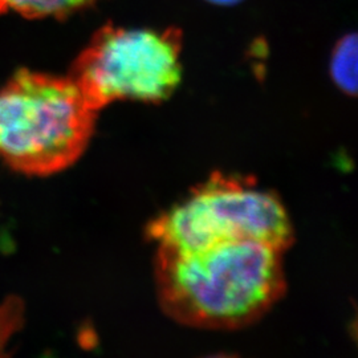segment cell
Here are the masks:
<instances>
[{
    "instance_id": "6",
    "label": "cell",
    "mask_w": 358,
    "mask_h": 358,
    "mask_svg": "<svg viewBox=\"0 0 358 358\" xmlns=\"http://www.w3.org/2000/svg\"><path fill=\"white\" fill-rule=\"evenodd\" d=\"M96 0H0V13L13 11L26 17H62L90 7Z\"/></svg>"
},
{
    "instance_id": "5",
    "label": "cell",
    "mask_w": 358,
    "mask_h": 358,
    "mask_svg": "<svg viewBox=\"0 0 358 358\" xmlns=\"http://www.w3.org/2000/svg\"><path fill=\"white\" fill-rule=\"evenodd\" d=\"M331 76L346 94L357 93V38L349 35L338 41L331 59Z\"/></svg>"
},
{
    "instance_id": "7",
    "label": "cell",
    "mask_w": 358,
    "mask_h": 358,
    "mask_svg": "<svg viewBox=\"0 0 358 358\" xmlns=\"http://www.w3.org/2000/svg\"><path fill=\"white\" fill-rule=\"evenodd\" d=\"M211 3H215V4H222V6H230V4H235L241 0H208Z\"/></svg>"
},
{
    "instance_id": "3",
    "label": "cell",
    "mask_w": 358,
    "mask_h": 358,
    "mask_svg": "<svg viewBox=\"0 0 358 358\" xmlns=\"http://www.w3.org/2000/svg\"><path fill=\"white\" fill-rule=\"evenodd\" d=\"M157 248L198 250L231 242H256L285 250L294 227L273 192L252 179L217 174L157 217L148 227Z\"/></svg>"
},
{
    "instance_id": "2",
    "label": "cell",
    "mask_w": 358,
    "mask_h": 358,
    "mask_svg": "<svg viewBox=\"0 0 358 358\" xmlns=\"http://www.w3.org/2000/svg\"><path fill=\"white\" fill-rule=\"evenodd\" d=\"M96 115L69 77L20 69L0 88V159L29 177L60 173L88 148Z\"/></svg>"
},
{
    "instance_id": "1",
    "label": "cell",
    "mask_w": 358,
    "mask_h": 358,
    "mask_svg": "<svg viewBox=\"0 0 358 358\" xmlns=\"http://www.w3.org/2000/svg\"><path fill=\"white\" fill-rule=\"evenodd\" d=\"M282 254L256 242L157 248L159 306L170 319L194 328L231 331L254 324L284 294Z\"/></svg>"
},
{
    "instance_id": "4",
    "label": "cell",
    "mask_w": 358,
    "mask_h": 358,
    "mask_svg": "<svg viewBox=\"0 0 358 358\" xmlns=\"http://www.w3.org/2000/svg\"><path fill=\"white\" fill-rule=\"evenodd\" d=\"M180 75L178 31L105 27L77 57L69 78L99 112L120 100L164 101Z\"/></svg>"
}]
</instances>
